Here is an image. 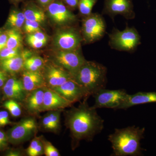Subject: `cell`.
<instances>
[{
    "instance_id": "cell-2",
    "label": "cell",
    "mask_w": 156,
    "mask_h": 156,
    "mask_svg": "<svg viewBox=\"0 0 156 156\" xmlns=\"http://www.w3.org/2000/svg\"><path fill=\"white\" fill-rule=\"evenodd\" d=\"M145 128L135 126L115 129L108 136L112 144L114 155L136 156L142 154L140 140L144 137Z\"/></svg>"
},
{
    "instance_id": "cell-36",
    "label": "cell",
    "mask_w": 156,
    "mask_h": 156,
    "mask_svg": "<svg viewBox=\"0 0 156 156\" xmlns=\"http://www.w3.org/2000/svg\"><path fill=\"white\" fill-rule=\"evenodd\" d=\"M63 2L70 9L74 10L78 8L79 0H63Z\"/></svg>"
},
{
    "instance_id": "cell-17",
    "label": "cell",
    "mask_w": 156,
    "mask_h": 156,
    "mask_svg": "<svg viewBox=\"0 0 156 156\" xmlns=\"http://www.w3.org/2000/svg\"><path fill=\"white\" fill-rule=\"evenodd\" d=\"M156 92H138L133 95H128L119 109H127L131 107L144 104L156 103Z\"/></svg>"
},
{
    "instance_id": "cell-15",
    "label": "cell",
    "mask_w": 156,
    "mask_h": 156,
    "mask_svg": "<svg viewBox=\"0 0 156 156\" xmlns=\"http://www.w3.org/2000/svg\"><path fill=\"white\" fill-rule=\"evenodd\" d=\"M3 92L6 97L16 101L25 100L26 91L24 89L22 80L12 78L6 81L3 86Z\"/></svg>"
},
{
    "instance_id": "cell-8",
    "label": "cell",
    "mask_w": 156,
    "mask_h": 156,
    "mask_svg": "<svg viewBox=\"0 0 156 156\" xmlns=\"http://www.w3.org/2000/svg\"><path fill=\"white\" fill-rule=\"evenodd\" d=\"M53 59L55 64L61 66L73 74L86 61L80 49L73 50H57Z\"/></svg>"
},
{
    "instance_id": "cell-6",
    "label": "cell",
    "mask_w": 156,
    "mask_h": 156,
    "mask_svg": "<svg viewBox=\"0 0 156 156\" xmlns=\"http://www.w3.org/2000/svg\"><path fill=\"white\" fill-rule=\"evenodd\" d=\"M128 94L124 89L108 90L101 89L93 95L95 103L93 107L95 109L109 108L119 109L126 100Z\"/></svg>"
},
{
    "instance_id": "cell-3",
    "label": "cell",
    "mask_w": 156,
    "mask_h": 156,
    "mask_svg": "<svg viewBox=\"0 0 156 156\" xmlns=\"http://www.w3.org/2000/svg\"><path fill=\"white\" fill-rule=\"evenodd\" d=\"M106 68L93 61H86L71 75L72 79L85 88L91 95L105 89L107 83Z\"/></svg>"
},
{
    "instance_id": "cell-23",
    "label": "cell",
    "mask_w": 156,
    "mask_h": 156,
    "mask_svg": "<svg viewBox=\"0 0 156 156\" xmlns=\"http://www.w3.org/2000/svg\"><path fill=\"white\" fill-rule=\"evenodd\" d=\"M8 35L6 47L12 49H19L22 46V38L19 30L10 28L6 31Z\"/></svg>"
},
{
    "instance_id": "cell-11",
    "label": "cell",
    "mask_w": 156,
    "mask_h": 156,
    "mask_svg": "<svg viewBox=\"0 0 156 156\" xmlns=\"http://www.w3.org/2000/svg\"><path fill=\"white\" fill-rule=\"evenodd\" d=\"M51 89L72 103L91 95L87 89L72 79L66 81L59 87Z\"/></svg>"
},
{
    "instance_id": "cell-9",
    "label": "cell",
    "mask_w": 156,
    "mask_h": 156,
    "mask_svg": "<svg viewBox=\"0 0 156 156\" xmlns=\"http://www.w3.org/2000/svg\"><path fill=\"white\" fill-rule=\"evenodd\" d=\"M46 9L50 20L57 25L68 26L76 21V15L61 0H54Z\"/></svg>"
},
{
    "instance_id": "cell-26",
    "label": "cell",
    "mask_w": 156,
    "mask_h": 156,
    "mask_svg": "<svg viewBox=\"0 0 156 156\" xmlns=\"http://www.w3.org/2000/svg\"><path fill=\"white\" fill-rule=\"evenodd\" d=\"M11 113V115L14 117H18L21 114V109L16 101L10 99L6 101L3 105Z\"/></svg>"
},
{
    "instance_id": "cell-14",
    "label": "cell",
    "mask_w": 156,
    "mask_h": 156,
    "mask_svg": "<svg viewBox=\"0 0 156 156\" xmlns=\"http://www.w3.org/2000/svg\"><path fill=\"white\" fill-rule=\"evenodd\" d=\"M72 104L53 89L45 87L41 112L62 109L71 106Z\"/></svg>"
},
{
    "instance_id": "cell-18",
    "label": "cell",
    "mask_w": 156,
    "mask_h": 156,
    "mask_svg": "<svg viewBox=\"0 0 156 156\" xmlns=\"http://www.w3.org/2000/svg\"><path fill=\"white\" fill-rule=\"evenodd\" d=\"M45 87L32 90L26 96L24 100L26 107L30 113H38L41 112Z\"/></svg>"
},
{
    "instance_id": "cell-40",
    "label": "cell",
    "mask_w": 156,
    "mask_h": 156,
    "mask_svg": "<svg viewBox=\"0 0 156 156\" xmlns=\"http://www.w3.org/2000/svg\"><path fill=\"white\" fill-rule=\"evenodd\" d=\"M21 155L20 151L17 150H12L9 151L7 154L6 156H20Z\"/></svg>"
},
{
    "instance_id": "cell-31",
    "label": "cell",
    "mask_w": 156,
    "mask_h": 156,
    "mask_svg": "<svg viewBox=\"0 0 156 156\" xmlns=\"http://www.w3.org/2000/svg\"><path fill=\"white\" fill-rule=\"evenodd\" d=\"M41 140V137H35L32 140L29 146L26 150L27 154L28 156H32L34 151L38 145Z\"/></svg>"
},
{
    "instance_id": "cell-10",
    "label": "cell",
    "mask_w": 156,
    "mask_h": 156,
    "mask_svg": "<svg viewBox=\"0 0 156 156\" xmlns=\"http://www.w3.org/2000/svg\"><path fill=\"white\" fill-rule=\"evenodd\" d=\"M37 129V123L34 119L27 118L23 119L8 131V141L13 144L24 142L33 135Z\"/></svg>"
},
{
    "instance_id": "cell-38",
    "label": "cell",
    "mask_w": 156,
    "mask_h": 156,
    "mask_svg": "<svg viewBox=\"0 0 156 156\" xmlns=\"http://www.w3.org/2000/svg\"><path fill=\"white\" fill-rule=\"evenodd\" d=\"M7 79L5 72L0 69V87L4 86L7 81Z\"/></svg>"
},
{
    "instance_id": "cell-35",
    "label": "cell",
    "mask_w": 156,
    "mask_h": 156,
    "mask_svg": "<svg viewBox=\"0 0 156 156\" xmlns=\"http://www.w3.org/2000/svg\"><path fill=\"white\" fill-rule=\"evenodd\" d=\"M43 154H44V144L41 139L36 148L34 151L32 156H41Z\"/></svg>"
},
{
    "instance_id": "cell-4",
    "label": "cell",
    "mask_w": 156,
    "mask_h": 156,
    "mask_svg": "<svg viewBox=\"0 0 156 156\" xmlns=\"http://www.w3.org/2000/svg\"><path fill=\"white\" fill-rule=\"evenodd\" d=\"M140 43V37L134 27H127L124 30L114 29L109 35V44L112 49L131 52Z\"/></svg>"
},
{
    "instance_id": "cell-39",
    "label": "cell",
    "mask_w": 156,
    "mask_h": 156,
    "mask_svg": "<svg viewBox=\"0 0 156 156\" xmlns=\"http://www.w3.org/2000/svg\"><path fill=\"white\" fill-rule=\"evenodd\" d=\"M54 0H37V2L42 8H47Z\"/></svg>"
},
{
    "instance_id": "cell-22",
    "label": "cell",
    "mask_w": 156,
    "mask_h": 156,
    "mask_svg": "<svg viewBox=\"0 0 156 156\" xmlns=\"http://www.w3.org/2000/svg\"><path fill=\"white\" fill-rule=\"evenodd\" d=\"M26 18L23 12L13 9L9 14L7 20V25L11 28L19 30L24 25Z\"/></svg>"
},
{
    "instance_id": "cell-28",
    "label": "cell",
    "mask_w": 156,
    "mask_h": 156,
    "mask_svg": "<svg viewBox=\"0 0 156 156\" xmlns=\"http://www.w3.org/2000/svg\"><path fill=\"white\" fill-rule=\"evenodd\" d=\"M20 54L19 49H12L5 47L0 51V60L14 58Z\"/></svg>"
},
{
    "instance_id": "cell-20",
    "label": "cell",
    "mask_w": 156,
    "mask_h": 156,
    "mask_svg": "<svg viewBox=\"0 0 156 156\" xmlns=\"http://www.w3.org/2000/svg\"><path fill=\"white\" fill-rule=\"evenodd\" d=\"M61 110L51 111L43 117L41 121L43 128L48 131L55 132L60 127Z\"/></svg>"
},
{
    "instance_id": "cell-16",
    "label": "cell",
    "mask_w": 156,
    "mask_h": 156,
    "mask_svg": "<svg viewBox=\"0 0 156 156\" xmlns=\"http://www.w3.org/2000/svg\"><path fill=\"white\" fill-rule=\"evenodd\" d=\"M29 51H24L19 56L9 59L0 60V68L5 72L14 74L19 72L23 68L26 59L31 56Z\"/></svg>"
},
{
    "instance_id": "cell-42",
    "label": "cell",
    "mask_w": 156,
    "mask_h": 156,
    "mask_svg": "<svg viewBox=\"0 0 156 156\" xmlns=\"http://www.w3.org/2000/svg\"><path fill=\"white\" fill-rule=\"evenodd\" d=\"M2 31H1V30H0V36H1V35L2 34Z\"/></svg>"
},
{
    "instance_id": "cell-24",
    "label": "cell",
    "mask_w": 156,
    "mask_h": 156,
    "mask_svg": "<svg viewBox=\"0 0 156 156\" xmlns=\"http://www.w3.org/2000/svg\"><path fill=\"white\" fill-rule=\"evenodd\" d=\"M44 59L41 57L31 56L24 61L23 68L30 71H39L44 66Z\"/></svg>"
},
{
    "instance_id": "cell-33",
    "label": "cell",
    "mask_w": 156,
    "mask_h": 156,
    "mask_svg": "<svg viewBox=\"0 0 156 156\" xmlns=\"http://www.w3.org/2000/svg\"><path fill=\"white\" fill-rule=\"evenodd\" d=\"M27 43L32 48L34 49H40L44 47L47 44V42L44 41H39L32 39H26Z\"/></svg>"
},
{
    "instance_id": "cell-19",
    "label": "cell",
    "mask_w": 156,
    "mask_h": 156,
    "mask_svg": "<svg viewBox=\"0 0 156 156\" xmlns=\"http://www.w3.org/2000/svg\"><path fill=\"white\" fill-rule=\"evenodd\" d=\"M22 81L27 92L46 87L44 76L39 71L26 70L23 73Z\"/></svg>"
},
{
    "instance_id": "cell-41",
    "label": "cell",
    "mask_w": 156,
    "mask_h": 156,
    "mask_svg": "<svg viewBox=\"0 0 156 156\" xmlns=\"http://www.w3.org/2000/svg\"><path fill=\"white\" fill-rule=\"evenodd\" d=\"M9 1L13 3H17L19 2H21V1H23V0H9Z\"/></svg>"
},
{
    "instance_id": "cell-5",
    "label": "cell",
    "mask_w": 156,
    "mask_h": 156,
    "mask_svg": "<svg viewBox=\"0 0 156 156\" xmlns=\"http://www.w3.org/2000/svg\"><path fill=\"white\" fill-rule=\"evenodd\" d=\"M106 24L103 17L98 13H91L85 17L82 23L83 40L87 44L97 41L104 36Z\"/></svg>"
},
{
    "instance_id": "cell-29",
    "label": "cell",
    "mask_w": 156,
    "mask_h": 156,
    "mask_svg": "<svg viewBox=\"0 0 156 156\" xmlns=\"http://www.w3.org/2000/svg\"><path fill=\"white\" fill-rule=\"evenodd\" d=\"M44 144V154L46 156H60L58 150L49 141L42 140Z\"/></svg>"
},
{
    "instance_id": "cell-32",
    "label": "cell",
    "mask_w": 156,
    "mask_h": 156,
    "mask_svg": "<svg viewBox=\"0 0 156 156\" xmlns=\"http://www.w3.org/2000/svg\"><path fill=\"white\" fill-rule=\"evenodd\" d=\"M11 124L9 119V114L6 111H0V127H4Z\"/></svg>"
},
{
    "instance_id": "cell-12",
    "label": "cell",
    "mask_w": 156,
    "mask_h": 156,
    "mask_svg": "<svg viewBox=\"0 0 156 156\" xmlns=\"http://www.w3.org/2000/svg\"><path fill=\"white\" fill-rule=\"evenodd\" d=\"M132 0H105L103 13L112 18L121 15L127 19H133L135 13Z\"/></svg>"
},
{
    "instance_id": "cell-34",
    "label": "cell",
    "mask_w": 156,
    "mask_h": 156,
    "mask_svg": "<svg viewBox=\"0 0 156 156\" xmlns=\"http://www.w3.org/2000/svg\"><path fill=\"white\" fill-rule=\"evenodd\" d=\"M8 137L7 134L0 131V150H3L8 145Z\"/></svg>"
},
{
    "instance_id": "cell-37",
    "label": "cell",
    "mask_w": 156,
    "mask_h": 156,
    "mask_svg": "<svg viewBox=\"0 0 156 156\" xmlns=\"http://www.w3.org/2000/svg\"><path fill=\"white\" fill-rule=\"evenodd\" d=\"M8 35L6 33H2L0 36V51L6 47Z\"/></svg>"
},
{
    "instance_id": "cell-7",
    "label": "cell",
    "mask_w": 156,
    "mask_h": 156,
    "mask_svg": "<svg viewBox=\"0 0 156 156\" xmlns=\"http://www.w3.org/2000/svg\"><path fill=\"white\" fill-rule=\"evenodd\" d=\"M83 37L76 28L70 27L59 30L53 39V44L58 50H73L80 49Z\"/></svg>"
},
{
    "instance_id": "cell-25",
    "label": "cell",
    "mask_w": 156,
    "mask_h": 156,
    "mask_svg": "<svg viewBox=\"0 0 156 156\" xmlns=\"http://www.w3.org/2000/svg\"><path fill=\"white\" fill-rule=\"evenodd\" d=\"M98 0H79L78 8L81 15L86 17L92 13V9Z\"/></svg>"
},
{
    "instance_id": "cell-1",
    "label": "cell",
    "mask_w": 156,
    "mask_h": 156,
    "mask_svg": "<svg viewBox=\"0 0 156 156\" xmlns=\"http://www.w3.org/2000/svg\"><path fill=\"white\" fill-rule=\"evenodd\" d=\"M87 99L78 107L67 112L66 125L76 145L82 140H92L104 128V121L98 115L96 109L89 106Z\"/></svg>"
},
{
    "instance_id": "cell-13",
    "label": "cell",
    "mask_w": 156,
    "mask_h": 156,
    "mask_svg": "<svg viewBox=\"0 0 156 156\" xmlns=\"http://www.w3.org/2000/svg\"><path fill=\"white\" fill-rule=\"evenodd\" d=\"M43 76L46 87L50 89L59 87L72 79L71 75L68 71L55 63L47 66Z\"/></svg>"
},
{
    "instance_id": "cell-27",
    "label": "cell",
    "mask_w": 156,
    "mask_h": 156,
    "mask_svg": "<svg viewBox=\"0 0 156 156\" xmlns=\"http://www.w3.org/2000/svg\"><path fill=\"white\" fill-rule=\"evenodd\" d=\"M23 29L25 33L27 34L41 30L40 23L28 20H26L23 26Z\"/></svg>"
},
{
    "instance_id": "cell-21",
    "label": "cell",
    "mask_w": 156,
    "mask_h": 156,
    "mask_svg": "<svg viewBox=\"0 0 156 156\" xmlns=\"http://www.w3.org/2000/svg\"><path fill=\"white\" fill-rule=\"evenodd\" d=\"M26 20L41 23L44 22L46 16L43 10L32 2L27 4L23 12Z\"/></svg>"
},
{
    "instance_id": "cell-30",
    "label": "cell",
    "mask_w": 156,
    "mask_h": 156,
    "mask_svg": "<svg viewBox=\"0 0 156 156\" xmlns=\"http://www.w3.org/2000/svg\"><path fill=\"white\" fill-rule=\"evenodd\" d=\"M26 39H32L39 41H44L48 42V37L41 30L37 31L34 33L29 34L27 36Z\"/></svg>"
}]
</instances>
